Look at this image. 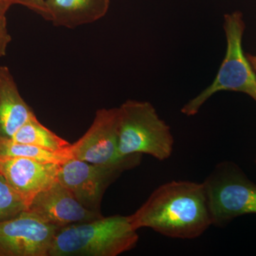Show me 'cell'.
Segmentation results:
<instances>
[{
    "mask_svg": "<svg viewBox=\"0 0 256 256\" xmlns=\"http://www.w3.org/2000/svg\"><path fill=\"white\" fill-rule=\"evenodd\" d=\"M129 218L137 230L149 228L173 238H198L213 226L203 183L182 180L156 188Z\"/></svg>",
    "mask_w": 256,
    "mask_h": 256,
    "instance_id": "obj_1",
    "label": "cell"
},
{
    "mask_svg": "<svg viewBox=\"0 0 256 256\" xmlns=\"http://www.w3.org/2000/svg\"><path fill=\"white\" fill-rule=\"evenodd\" d=\"M129 216L114 215L57 230L48 256H116L137 245Z\"/></svg>",
    "mask_w": 256,
    "mask_h": 256,
    "instance_id": "obj_2",
    "label": "cell"
},
{
    "mask_svg": "<svg viewBox=\"0 0 256 256\" xmlns=\"http://www.w3.org/2000/svg\"><path fill=\"white\" fill-rule=\"evenodd\" d=\"M118 110L121 158L144 154L164 161L171 156L174 142L171 130L150 102L128 100Z\"/></svg>",
    "mask_w": 256,
    "mask_h": 256,
    "instance_id": "obj_3",
    "label": "cell"
},
{
    "mask_svg": "<svg viewBox=\"0 0 256 256\" xmlns=\"http://www.w3.org/2000/svg\"><path fill=\"white\" fill-rule=\"evenodd\" d=\"M226 54L216 77L210 86L188 101L182 108L188 116H195L212 96L223 90L244 92L256 102V74L242 48L246 25L240 12L224 16Z\"/></svg>",
    "mask_w": 256,
    "mask_h": 256,
    "instance_id": "obj_4",
    "label": "cell"
},
{
    "mask_svg": "<svg viewBox=\"0 0 256 256\" xmlns=\"http://www.w3.org/2000/svg\"><path fill=\"white\" fill-rule=\"evenodd\" d=\"M202 183L212 225L224 227L237 217L256 214V184L235 163H218Z\"/></svg>",
    "mask_w": 256,
    "mask_h": 256,
    "instance_id": "obj_5",
    "label": "cell"
},
{
    "mask_svg": "<svg viewBox=\"0 0 256 256\" xmlns=\"http://www.w3.org/2000/svg\"><path fill=\"white\" fill-rule=\"evenodd\" d=\"M141 156L134 154L110 165L92 164L72 158L60 165L57 181L68 188L87 210L101 213V202L106 190L124 172L137 166Z\"/></svg>",
    "mask_w": 256,
    "mask_h": 256,
    "instance_id": "obj_6",
    "label": "cell"
},
{
    "mask_svg": "<svg viewBox=\"0 0 256 256\" xmlns=\"http://www.w3.org/2000/svg\"><path fill=\"white\" fill-rule=\"evenodd\" d=\"M58 229L28 210L0 222V256H48Z\"/></svg>",
    "mask_w": 256,
    "mask_h": 256,
    "instance_id": "obj_7",
    "label": "cell"
},
{
    "mask_svg": "<svg viewBox=\"0 0 256 256\" xmlns=\"http://www.w3.org/2000/svg\"><path fill=\"white\" fill-rule=\"evenodd\" d=\"M118 108L98 110L86 132L72 144L73 158L97 164L124 161L126 158H121L118 152Z\"/></svg>",
    "mask_w": 256,
    "mask_h": 256,
    "instance_id": "obj_8",
    "label": "cell"
},
{
    "mask_svg": "<svg viewBox=\"0 0 256 256\" xmlns=\"http://www.w3.org/2000/svg\"><path fill=\"white\" fill-rule=\"evenodd\" d=\"M28 210L43 222L60 228L104 216L99 212L85 208L58 181L38 193L28 205Z\"/></svg>",
    "mask_w": 256,
    "mask_h": 256,
    "instance_id": "obj_9",
    "label": "cell"
},
{
    "mask_svg": "<svg viewBox=\"0 0 256 256\" xmlns=\"http://www.w3.org/2000/svg\"><path fill=\"white\" fill-rule=\"evenodd\" d=\"M60 165L28 158H0V174L28 206L38 193L57 182Z\"/></svg>",
    "mask_w": 256,
    "mask_h": 256,
    "instance_id": "obj_10",
    "label": "cell"
},
{
    "mask_svg": "<svg viewBox=\"0 0 256 256\" xmlns=\"http://www.w3.org/2000/svg\"><path fill=\"white\" fill-rule=\"evenodd\" d=\"M34 114L8 67L0 66V138L11 139Z\"/></svg>",
    "mask_w": 256,
    "mask_h": 256,
    "instance_id": "obj_11",
    "label": "cell"
},
{
    "mask_svg": "<svg viewBox=\"0 0 256 256\" xmlns=\"http://www.w3.org/2000/svg\"><path fill=\"white\" fill-rule=\"evenodd\" d=\"M48 20L56 26L74 28L104 18L110 0H45Z\"/></svg>",
    "mask_w": 256,
    "mask_h": 256,
    "instance_id": "obj_12",
    "label": "cell"
},
{
    "mask_svg": "<svg viewBox=\"0 0 256 256\" xmlns=\"http://www.w3.org/2000/svg\"><path fill=\"white\" fill-rule=\"evenodd\" d=\"M11 140L14 142L32 144L54 152L66 150L72 146L68 141L43 126L35 114L15 132Z\"/></svg>",
    "mask_w": 256,
    "mask_h": 256,
    "instance_id": "obj_13",
    "label": "cell"
},
{
    "mask_svg": "<svg viewBox=\"0 0 256 256\" xmlns=\"http://www.w3.org/2000/svg\"><path fill=\"white\" fill-rule=\"evenodd\" d=\"M54 152L32 144L0 138V158H28L45 163L62 164L73 158L72 149Z\"/></svg>",
    "mask_w": 256,
    "mask_h": 256,
    "instance_id": "obj_14",
    "label": "cell"
},
{
    "mask_svg": "<svg viewBox=\"0 0 256 256\" xmlns=\"http://www.w3.org/2000/svg\"><path fill=\"white\" fill-rule=\"evenodd\" d=\"M28 210L24 200L0 174V222L11 220Z\"/></svg>",
    "mask_w": 256,
    "mask_h": 256,
    "instance_id": "obj_15",
    "label": "cell"
},
{
    "mask_svg": "<svg viewBox=\"0 0 256 256\" xmlns=\"http://www.w3.org/2000/svg\"><path fill=\"white\" fill-rule=\"evenodd\" d=\"M12 4H20L48 20V12L45 0H11Z\"/></svg>",
    "mask_w": 256,
    "mask_h": 256,
    "instance_id": "obj_16",
    "label": "cell"
},
{
    "mask_svg": "<svg viewBox=\"0 0 256 256\" xmlns=\"http://www.w3.org/2000/svg\"><path fill=\"white\" fill-rule=\"evenodd\" d=\"M11 40V36L8 32L6 15H0V58L6 54V48Z\"/></svg>",
    "mask_w": 256,
    "mask_h": 256,
    "instance_id": "obj_17",
    "label": "cell"
},
{
    "mask_svg": "<svg viewBox=\"0 0 256 256\" xmlns=\"http://www.w3.org/2000/svg\"><path fill=\"white\" fill-rule=\"evenodd\" d=\"M12 5L11 0H0V15H6Z\"/></svg>",
    "mask_w": 256,
    "mask_h": 256,
    "instance_id": "obj_18",
    "label": "cell"
},
{
    "mask_svg": "<svg viewBox=\"0 0 256 256\" xmlns=\"http://www.w3.org/2000/svg\"><path fill=\"white\" fill-rule=\"evenodd\" d=\"M246 57L248 60L250 62V65L252 66V68L256 72V56L250 54H247Z\"/></svg>",
    "mask_w": 256,
    "mask_h": 256,
    "instance_id": "obj_19",
    "label": "cell"
},
{
    "mask_svg": "<svg viewBox=\"0 0 256 256\" xmlns=\"http://www.w3.org/2000/svg\"><path fill=\"white\" fill-rule=\"evenodd\" d=\"M256 163V160H255Z\"/></svg>",
    "mask_w": 256,
    "mask_h": 256,
    "instance_id": "obj_20",
    "label": "cell"
}]
</instances>
